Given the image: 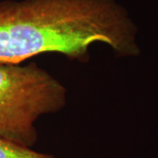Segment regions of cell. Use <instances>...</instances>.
Masks as SVG:
<instances>
[{
	"instance_id": "cell-3",
	"label": "cell",
	"mask_w": 158,
	"mask_h": 158,
	"mask_svg": "<svg viewBox=\"0 0 158 158\" xmlns=\"http://www.w3.org/2000/svg\"><path fill=\"white\" fill-rule=\"evenodd\" d=\"M0 158H55L50 154L37 152L13 141L0 138Z\"/></svg>"
},
{
	"instance_id": "cell-2",
	"label": "cell",
	"mask_w": 158,
	"mask_h": 158,
	"mask_svg": "<svg viewBox=\"0 0 158 158\" xmlns=\"http://www.w3.org/2000/svg\"><path fill=\"white\" fill-rule=\"evenodd\" d=\"M67 100L66 87L36 63H0V138L33 148L38 119L59 113Z\"/></svg>"
},
{
	"instance_id": "cell-1",
	"label": "cell",
	"mask_w": 158,
	"mask_h": 158,
	"mask_svg": "<svg viewBox=\"0 0 158 158\" xmlns=\"http://www.w3.org/2000/svg\"><path fill=\"white\" fill-rule=\"evenodd\" d=\"M137 27L115 0H5L0 2V63L20 64L46 53L87 62L90 46L116 56L141 55Z\"/></svg>"
}]
</instances>
